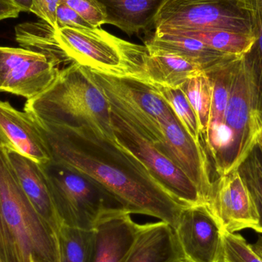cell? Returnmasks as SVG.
I'll return each instance as SVG.
<instances>
[{
  "label": "cell",
  "instance_id": "8992f818",
  "mask_svg": "<svg viewBox=\"0 0 262 262\" xmlns=\"http://www.w3.org/2000/svg\"><path fill=\"white\" fill-rule=\"evenodd\" d=\"M83 68L113 112L154 145L163 142L161 121L171 109L152 84L133 77L115 76Z\"/></svg>",
  "mask_w": 262,
  "mask_h": 262
},
{
  "label": "cell",
  "instance_id": "d590c367",
  "mask_svg": "<svg viewBox=\"0 0 262 262\" xmlns=\"http://www.w3.org/2000/svg\"><path fill=\"white\" fill-rule=\"evenodd\" d=\"M30 262H46L45 261H42V260L38 259V258H30Z\"/></svg>",
  "mask_w": 262,
  "mask_h": 262
},
{
  "label": "cell",
  "instance_id": "ba28073f",
  "mask_svg": "<svg viewBox=\"0 0 262 262\" xmlns=\"http://www.w3.org/2000/svg\"><path fill=\"white\" fill-rule=\"evenodd\" d=\"M110 110L115 140L140 160L150 173L183 204L187 206L203 204L196 186L182 169L124 118Z\"/></svg>",
  "mask_w": 262,
  "mask_h": 262
},
{
  "label": "cell",
  "instance_id": "7a4b0ae2",
  "mask_svg": "<svg viewBox=\"0 0 262 262\" xmlns=\"http://www.w3.org/2000/svg\"><path fill=\"white\" fill-rule=\"evenodd\" d=\"M24 111L38 124L86 126L101 137L116 140L107 99L83 66L75 62L60 69L50 87L26 101Z\"/></svg>",
  "mask_w": 262,
  "mask_h": 262
},
{
  "label": "cell",
  "instance_id": "4fadbf2b",
  "mask_svg": "<svg viewBox=\"0 0 262 262\" xmlns=\"http://www.w3.org/2000/svg\"><path fill=\"white\" fill-rule=\"evenodd\" d=\"M224 124L235 135L242 161L255 144V137L261 128L255 114L252 84L243 55L237 58L234 68Z\"/></svg>",
  "mask_w": 262,
  "mask_h": 262
},
{
  "label": "cell",
  "instance_id": "30bf717a",
  "mask_svg": "<svg viewBox=\"0 0 262 262\" xmlns=\"http://www.w3.org/2000/svg\"><path fill=\"white\" fill-rule=\"evenodd\" d=\"M163 140L155 145L189 177L198 189L203 205L212 190L211 161L203 143H197L185 130L172 110L162 120Z\"/></svg>",
  "mask_w": 262,
  "mask_h": 262
},
{
  "label": "cell",
  "instance_id": "e0dca14e",
  "mask_svg": "<svg viewBox=\"0 0 262 262\" xmlns=\"http://www.w3.org/2000/svg\"><path fill=\"white\" fill-rule=\"evenodd\" d=\"M140 226L122 208L111 212L95 229L96 246L92 262H122Z\"/></svg>",
  "mask_w": 262,
  "mask_h": 262
},
{
  "label": "cell",
  "instance_id": "74e56055",
  "mask_svg": "<svg viewBox=\"0 0 262 262\" xmlns=\"http://www.w3.org/2000/svg\"><path fill=\"white\" fill-rule=\"evenodd\" d=\"M0 262H4L3 261V259H2L1 257H0Z\"/></svg>",
  "mask_w": 262,
  "mask_h": 262
},
{
  "label": "cell",
  "instance_id": "83f0119b",
  "mask_svg": "<svg viewBox=\"0 0 262 262\" xmlns=\"http://www.w3.org/2000/svg\"><path fill=\"white\" fill-rule=\"evenodd\" d=\"M79 14L94 28L107 24V15L102 5L97 0H61Z\"/></svg>",
  "mask_w": 262,
  "mask_h": 262
},
{
  "label": "cell",
  "instance_id": "ffe728a7",
  "mask_svg": "<svg viewBox=\"0 0 262 262\" xmlns=\"http://www.w3.org/2000/svg\"><path fill=\"white\" fill-rule=\"evenodd\" d=\"M196 63L175 54L149 52L140 80L167 88H180L189 78L204 72Z\"/></svg>",
  "mask_w": 262,
  "mask_h": 262
},
{
  "label": "cell",
  "instance_id": "6da1fadb",
  "mask_svg": "<svg viewBox=\"0 0 262 262\" xmlns=\"http://www.w3.org/2000/svg\"><path fill=\"white\" fill-rule=\"evenodd\" d=\"M36 124L47 140L52 160L93 179L131 215L152 217L173 228L187 207L117 140L86 126Z\"/></svg>",
  "mask_w": 262,
  "mask_h": 262
},
{
  "label": "cell",
  "instance_id": "2e32d148",
  "mask_svg": "<svg viewBox=\"0 0 262 262\" xmlns=\"http://www.w3.org/2000/svg\"><path fill=\"white\" fill-rule=\"evenodd\" d=\"M182 258L173 228L159 221L140 225L122 262H176Z\"/></svg>",
  "mask_w": 262,
  "mask_h": 262
},
{
  "label": "cell",
  "instance_id": "d6a6232c",
  "mask_svg": "<svg viewBox=\"0 0 262 262\" xmlns=\"http://www.w3.org/2000/svg\"><path fill=\"white\" fill-rule=\"evenodd\" d=\"M21 12H30L32 0H10Z\"/></svg>",
  "mask_w": 262,
  "mask_h": 262
},
{
  "label": "cell",
  "instance_id": "836d02e7",
  "mask_svg": "<svg viewBox=\"0 0 262 262\" xmlns=\"http://www.w3.org/2000/svg\"><path fill=\"white\" fill-rule=\"evenodd\" d=\"M252 250L262 259V234H260L258 240L254 244L251 245Z\"/></svg>",
  "mask_w": 262,
  "mask_h": 262
},
{
  "label": "cell",
  "instance_id": "3957f363",
  "mask_svg": "<svg viewBox=\"0 0 262 262\" xmlns=\"http://www.w3.org/2000/svg\"><path fill=\"white\" fill-rule=\"evenodd\" d=\"M57 40L69 61L115 76L140 79L149 56L146 46L118 38L104 29H57Z\"/></svg>",
  "mask_w": 262,
  "mask_h": 262
},
{
  "label": "cell",
  "instance_id": "f1b7e54d",
  "mask_svg": "<svg viewBox=\"0 0 262 262\" xmlns=\"http://www.w3.org/2000/svg\"><path fill=\"white\" fill-rule=\"evenodd\" d=\"M0 257L4 262H25L15 237L3 217L0 205Z\"/></svg>",
  "mask_w": 262,
  "mask_h": 262
},
{
  "label": "cell",
  "instance_id": "d6986e66",
  "mask_svg": "<svg viewBox=\"0 0 262 262\" xmlns=\"http://www.w3.org/2000/svg\"><path fill=\"white\" fill-rule=\"evenodd\" d=\"M145 46L149 52H167L187 58L206 72L234 56L218 52L195 38L157 31L146 40Z\"/></svg>",
  "mask_w": 262,
  "mask_h": 262
},
{
  "label": "cell",
  "instance_id": "ac0fdd59",
  "mask_svg": "<svg viewBox=\"0 0 262 262\" xmlns=\"http://www.w3.org/2000/svg\"><path fill=\"white\" fill-rule=\"evenodd\" d=\"M107 15V24L128 35L154 27L156 17L167 0H97Z\"/></svg>",
  "mask_w": 262,
  "mask_h": 262
},
{
  "label": "cell",
  "instance_id": "7402d4cb",
  "mask_svg": "<svg viewBox=\"0 0 262 262\" xmlns=\"http://www.w3.org/2000/svg\"><path fill=\"white\" fill-rule=\"evenodd\" d=\"M160 32L195 38L218 52L234 56L246 55L252 49L255 41L254 35L226 30L166 31Z\"/></svg>",
  "mask_w": 262,
  "mask_h": 262
},
{
  "label": "cell",
  "instance_id": "9a60e30c",
  "mask_svg": "<svg viewBox=\"0 0 262 262\" xmlns=\"http://www.w3.org/2000/svg\"><path fill=\"white\" fill-rule=\"evenodd\" d=\"M6 152L28 200L41 218L58 235L62 222L55 208L42 165L16 152Z\"/></svg>",
  "mask_w": 262,
  "mask_h": 262
},
{
  "label": "cell",
  "instance_id": "f546056e",
  "mask_svg": "<svg viewBox=\"0 0 262 262\" xmlns=\"http://www.w3.org/2000/svg\"><path fill=\"white\" fill-rule=\"evenodd\" d=\"M57 26L75 29H93L79 14L64 3H61L57 9Z\"/></svg>",
  "mask_w": 262,
  "mask_h": 262
},
{
  "label": "cell",
  "instance_id": "4dcf8cb0",
  "mask_svg": "<svg viewBox=\"0 0 262 262\" xmlns=\"http://www.w3.org/2000/svg\"><path fill=\"white\" fill-rule=\"evenodd\" d=\"M61 0H32L30 12L39 17L42 21L58 29L57 9Z\"/></svg>",
  "mask_w": 262,
  "mask_h": 262
},
{
  "label": "cell",
  "instance_id": "5b68a950",
  "mask_svg": "<svg viewBox=\"0 0 262 262\" xmlns=\"http://www.w3.org/2000/svg\"><path fill=\"white\" fill-rule=\"evenodd\" d=\"M42 166L64 226L95 230L111 212L122 208L101 185L85 174L54 160Z\"/></svg>",
  "mask_w": 262,
  "mask_h": 262
},
{
  "label": "cell",
  "instance_id": "9c48e42d",
  "mask_svg": "<svg viewBox=\"0 0 262 262\" xmlns=\"http://www.w3.org/2000/svg\"><path fill=\"white\" fill-rule=\"evenodd\" d=\"M59 69L41 54L23 48L0 47V92L32 99L50 87Z\"/></svg>",
  "mask_w": 262,
  "mask_h": 262
},
{
  "label": "cell",
  "instance_id": "4316f807",
  "mask_svg": "<svg viewBox=\"0 0 262 262\" xmlns=\"http://www.w3.org/2000/svg\"><path fill=\"white\" fill-rule=\"evenodd\" d=\"M224 262H262L240 234L223 232Z\"/></svg>",
  "mask_w": 262,
  "mask_h": 262
},
{
  "label": "cell",
  "instance_id": "e575fe53",
  "mask_svg": "<svg viewBox=\"0 0 262 262\" xmlns=\"http://www.w3.org/2000/svg\"><path fill=\"white\" fill-rule=\"evenodd\" d=\"M255 142L260 146L262 150V127L260 128L258 134H257L256 137H255Z\"/></svg>",
  "mask_w": 262,
  "mask_h": 262
},
{
  "label": "cell",
  "instance_id": "8d00e7d4",
  "mask_svg": "<svg viewBox=\"0 0 262 262\" xmlns=\"http://www.w3.org/2000/svg\"><path fill=\"white\" fill-rule=\"evenodd\" d=\"M176 262H189V261H186V260L184 258H180V260H178V261H176Z\"/></svg>",
  "mask_w": 262,
  "mask_h": 262
},
{
  "label": "cell",
  "instance_id": "7c38bea8",
  "mask_svg": "<svg viewBox=\"0 0 262 262\" xmlns=\"http://www.w3.org/2000/svg\"><path fill=\"white\" fill-rule=\"evenodd\" d=\"M173 229L186 261L224 262V231L205 205L184 208Z\"/></svg>",
  "mask_w": 262,
  "mask_h": 262
},
{
  "label": "cell",
  "instance_id": "277c9868",
  "mask_svg": "<svg viewBox=\"0 0 262 262\" xmlns=\"http://www.w3.org/2000/svg\"><path fill=\"white\" fill-rule=\"evenodd\" d=\"M0 205L25 262H30L31 257L61 262L58 235L28 200L3 147H0Z\"/></svg>",
  "mask_w": 262,
  "mask_h": 262
},
{
  "label": "cell",
  "instance_id": "cb8c5ba5",
  "mask_svg": "<svg viewBox=\"0 0 262 262\" xmlns=\"http://www.w3.org/2000/svg\"><path fill=\"white\" fill-rule=\"evenodd\" d=\"M180 88L196 115L203 140L206 137L210 118L213 92L212 79L204 72L189 78Z\"/></svg>",
  "mask_w": 262,
  "mask_h": 262
},
{
  "label": "cell",
  "instance_id": "d4e9b609",
  "mask_svg": "<svg viewBox=\"0 0 262 262\" xmlns=\"http://www.w3.org/2000/svg\"><path fill=\"white\" fill-rule=\"evenodd\" d=\"M236 169L249 189L258 211L259 223L254 231L262 234V150L256 142Z\"/></svg>",
  "mask_w": 262,
  "mask_h": 262
},
{
  "label": "cell",
  "instance_id": "52a82bcc",
  "mask_svg": "<svg viewBox=\"0 0 262 262\" xmlns=\"http://www.w3.org/2000/svg\"><path fill=\"white\" fill-rule=\"evenodd\" d=\"M154 28L159 32L226 30L253 35L244 0H167Z\"/></svg>",
  "mask_w": 262,
  "mask_h": 262
},
{
  "label": "cell",
  "instance_id": "44dd1931",
  "mask_svg": "<svg viewBox=\"0 0 262 262\" xmlns=\"http://www.w3.org/2000/svg\"><path fill=\"white\" fill-rule=\"evenodd\" d=\"M56 31L42 20L21 23L15 26V39L23 49L45 55L60 68L69 61L58 44Z\"/></svg>",
  "mask_w": 262,
  "mask_h": 262
},
{
  "label": "cell",
  "instance_id": "5bb4252c",
  "mask_svg": "<svg viewBox=\"0 0 262 262\" xmlns=\"http://www.w3.org/2000/svg\"><path fill=\"white\" fill-rule=\"evenodd\" d=\"M0 147L41 165L52 162L47 140L35 120L8 101L0 100Z\"/></svg>",
  "mask_w": 262,
  "mask_h": 262
},
{
  "label": "cell",
  "instance_id": "603a6c76",
  "mask_svg": "<svg viewBox=\"0 0 262 262\" xmlns=\"http://www.w3.org/2000/svg\"><path fill=\"white\" fill-rule=\"evenodd\" d=\"M61 262H92L96 232L64 226L58 232Z\"/></svg>",
  "mask_w": 262,
  "mask_h": 262
},
{
  "label": "cell",
  "instance_id": "484cf974",
  "mask_svg": "<svg viewBox=\"0 0 262 262\" xmlns=\"http://www.w3.org/2000/svg\"><path fill=\"white\" fill-rule=\"evenodd\" d=\"M152 85L173 112L186 132L197 143H203L196 115L181 88L174 89L156 84Z\"/></svg>",
  "mask_w": 262,
  "mask_h": 262
},
{
  "label": "cell",
  "instance_id": "1f68e13d",
  "mask_svg": "<svg viewBox=\"0 0 262 262\" xmlns=\"http://www.w3.org/2000/svg\"><path fill=\"white\" fill-rule=\"evenodd\" d=\"M21 10L10 0H0V21L18 16Z\"/></svg>",
  "mask_w": 262,
  "mask_h": 262
},
{
  "label": "cell",
  "instance_id": "8fae6325",
  "mask_svg": "<svg viewBox=\"0 0 262 262\" xmlns=\"http://www.w3.org/2000/svg\"><path fill=\"white\" fill-rule=\"evenodd\" d=\"M204 205L224 232L255 230L259 223L255 202L236 169L213 180Z\"/></svg>",
  "mask_w": 262,
  "mask_h": 262
}]
</instances>
